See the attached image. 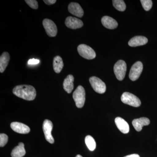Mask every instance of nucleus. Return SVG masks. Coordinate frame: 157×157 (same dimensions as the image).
Masks as SVG:
<instances>
[{"label":"nucleus","mask_w":157,"mask_h":157,"mask_svg":"<svg viewBox=\"0 0 157 157\" xmlns=\"http://www.w3.org/2000/svg\"><path fill=\"white\" fill-rule=\"evenodd\" d=\"M13 94L18 98L26 101L34 100L36 96V91L33 86L27 85L17 86L13 90Z\"/></svg>","instance_id":"obj_1"},{"label":"nucleus","mask_w":157,"mask_h":157,"mask_svg":"<svg viewBox=\"0 0 157 157\" xmlns=\"http://www.w3.org/2000/svg\"><path fill=\"white\" fill-rule=\"evenodd\" d=\"M73 97L76 107L81 108L84 106L86 100V93L84 88L78 86L73 93Z\"/></svg>","instance_id":"obj_2"},{"label":"nucleus","mask_w":157,"mask_h":157,"mask_svg":"<svg viewBox=\"0 0 157 157\" xmlns=\"http://www.w3.org/2000/svg\"><path fill=\"white\" fill-rule=\"evenodd\" d=\"M121 100L124 104L134 107L140 106L141 102L140 99L135 95L129 92H124L121 97Z\"/></svg>","instance_id":"obj_3"},{"label":"nucleus","mask_w":157,"mask_h":157,"mask_svg":"<svg viewBox=\"0 0 157 157\" xmlns=\"http://www.w3.org/2000/svg\"><path fill=\"white\" fill-rule=\"evenodd\" d=\"M77 50L79 55L85 59H93L96 57V52L94 49L85 44H81L78 45Z\"/></svg>","instance_id":"obj_4"},{"label":"nucleus","mask_w":157,"mask_h":157,"mask_svg":"<svg viewBox=\"0 0 157 157\" xmlns=\"http://www.w3.org/2000/svg\"><path fill=\"white\" fill-rule=\"evenodd\" d=\"M113 70L118 80H122L124 78L127 71V65L125 62L122 60L118 61L114 65Z\"/></svg>","instance_id":"obj_5"},{"label":"nucleus","mask_w":157,"mask_h":157,"mask_svg":"<svg viewBox=\"0 0 157 157\" xmlns=\"http://www.w3.org/2000/svg\"><path fill=\"white\" fill-rule=\"evenodd\" d=\"M89 81L93 89L96 92L102 94L106 91V84L100 78L96 76H92L90 78Z\"/></svg>","instance_id":"obj_6"},{"label":"nucleus","mask_w":157,"mask_h":157,"mask_svg":"<svg viewBox=\"0 0 157 157\" xmlns=\"http://www.w3.org/2000/svg\"><path fill=\"white\" fill-rule=\"evenodd\" d=\"M42 25L46 34L49 37H55L57 34V28L56 25L51 20L45 18L42 21Z\"/></svg>","instance_id":"obj_7"},{"label":"nucleus","mask_w":157,"mask_h":157,"mask_svg":"<svg viewBox=\"0 0 157 157\" xmlns=\"http://www.w3.org/2000/svg\"><path fill=\"white\" fill-rule=\"evenodd\" d=\"M143 64L140 61H137L132 66L129 73V78L132 81L137 80L140 77L143 70Z\"/></svg>","instance_id":"obj_8"},{"label":"nucleus","mask_w":157,"mask_h":157,"mask_svg":"<svg viewBox=\"0 0 157 157\" xmlns=\"http://www.w3.org/2000/svg\"><path fill=\"white\" fill-rule=\"evenodd\" d=\"M53 128V124L50 121L45 120L43 124V130L45 139L49 143H54V139L52 135V131Z\"/></svg>","instance_id":"obj_9"},{"label":"nucleus","mask_w":157,"mask_h":157,"mask_svg":"<svg viewBox=\"0 0 157 157\" xmlns=\"http://www.w3.org/2000/svg\"><path fill=\"white\" fill-rule=\"evenodd\" d=\"M65 23L67 27L72 29L80 28L83 25V22L81 20L71 16L67 17Z\"/></svg>","instance_id":"obj_10"},{"label":"nucleus","mask_w":157,"mask_h":157,"mask_svg":"<svg viewBox=\"0 0 157 157\" xmlns=\"http://www.w3.org/2000/svg\"><path fill=\"white\" fill-rule=\"evenodd\" d=\"M11 128L14 132L19 134H28L30 132V129L27 125L17 122L11 123Z\"/></svg>","instance_id":"obj_11"},{"label":"nucleus","mask_w":157,"mask_h":157,"mask_svg":"<svg viewBox=\"0 0 157 157\" xmlns=\"http://www.w3.org/2000/svg\"><path fill=\"white\" fill-rule=\"evenodd\" d=\"M68 11L71 14L78 17H82L84 14V11L78 3H70L68 6Z\"/></svg>","instance_id":"obj_12"},{"label":"nucleus","mask_w":157,"mask_h":157,"mask_svg":"<svg viewBox=\"0 0 157 157\" xmlns=\"http://www.w3.org/2000/svg\"><path fill=\"white\" fill-rule=\"evenodd\" d=\"M150 123L149 119L146 117L136 119L132 121V125L137 132H140L144 126L148 125Z\"/></svg>","instance_id":"obj_13"},{"label":"nucleus","mask_w":157,"mask_h":157,"mask_svg":"<svg viewBox=\"0 0 157 157\" xmlns=\"http://www.w3.org/2000/svg\"><path fill=\"white\" fill-rule=\"evenodd\" d=\"M148 42L147 38L143 36H136L130 39L128 42L129 46L131 47H137L145 45Z\"/></svg>","instance_id":"obj_14"},{"label":"nucleus","mask_w":157,"mask_h":157,"mask_svg":"<svg viewBox=\"0 0 157 157\" xmlns=\"http://www.w3.org/2000/svg\"><path fill=\"white\" fill-rule=\"evenodd\" d=\"M102 25L106 28L109 29H113L117 28V21L112 17L108 16H104L101 19Z\"/></svg>","instance_id":"obj_15"},{"label":"nucleus","mask_w":157,"mask_h":157,"mask_svg":"<svg viewBox=\"0 0 157 157\" xmlns=\"http://www.w3.org/2000/svg\"><path fill=\"white\" fill-rule=\"evenodd\" d=\"M117 127L122 133L127 134L129 132V126L128 123L121 117H117L115 119Z\"/></svg>","instance_id":"obj_16"},{"label":"nucleus","mask_w":157,"mask_h":157,"mask_svg":"<svg viewBox=\"0 0 157 157\" xmlns=\"http://www.w3.org/2000/svg\"><path fill=\"white\" fill-rule=\"evenodd\" d=\"M74 78L73 75H69L65 78L63 83L64 90L68 94H70L74 88Z\"/></svg>","instance_id":"obj_17"},{"label":"nucleus","mask_w":157,"mask_h":157,"mask_svg":"<svg viewBox=\"0 0 157 157\" xmlns=\"http://www.w3.org/2000/svg\"><path fill=\"white\" fill-rule=\"evenodd\" d=\"M25 154L24 144L22 142H20L18 145L12 150L11 156L12 157H22Z\"/></svg>","instance_id":"obj_18"},{"label":"nucleus","mask_w":157,"mask_h":157,"mask_svg":"<svg viewBox=\"0 0 157 157\" xmlns=\"http://www.w3.org/2000/svg\"><path fill=\"white\" fill-rule=\"evenodd\" d=\"M10 55L8 52H4L0 57V72L3 73L6 70L10 60Z\"/></svg>","instance_id":"obj_19"},{"label":"nucleus","mask_w":157,"mask_h":157,"mask_svg":"<svg viewBox=\"0 0 157 157\" xmlns=\"http://www.w3.org/2000/svg\"><path fill=\"white\" fill-rule=\"evenodd\" d=\"M64 64L63 59L60 56H56L54 58L53 62V70L57 73H59L61 72L62 69L63 67Z\"/></svg>","instance_id":"obj_20"},{"label":"nucleus","mask_w":157,"mask_h":157,"mask_svg":"<svg viewBox=\"0 0 157 157\" xmlns=\"http://www.w3.org/2000/svg\"><path fill=\"white\" fill-rule=\"evenodd\" d=\"M85 141L88 148L90 151H94L96 147L95 140L92 136L90 135L86 136L85 137Z\"/></svg>","instance_id":"obj_21"},{"label":"nucleus","mask_w":157,"mask_h":157,"mask_svg":"<svg viewBox=\"0 0 157 157\" xmlns=\"http://www.w3.org/2000/svg\"><path fill=\"white\" fill-rule=\"evenodd\" d=\"M112 2L113 6L118 11H124L125 10L126 6L123 0H113Z\"/></svg>","instance_id":"obj_22"},{"label":"nucleus","mask_w":157,"mask_h":157,"mask_svg":"<svg viewBox=\"0 0 157 157\" xmlns=\"http://www.w3.org/2000/svg\"><path fill=\"white\" fill-rule=\"evenodd\" d=\"M140 2L144 10L148 11L151 9L152 6V2L151 0H141Z\"/></svg>","instance_id":"obj_23"},{"label":"nucleus","mask_w":157,"mask_h":157,"mask_svg":"<svg viewBox=\"0 0 157 157\" xmlns=\"http://www.w3.org/2000/svg\"><path fill=\"white\" fill-rule=\"evenodd\" d=\"M8 136L5 134L0 135V146L3 147L6 145L8 141Z\"/></svg>","instance_id":"obj_24"},{"label":"nucleus","mask_w":157,"mask_h":157,"mask_svg":"<svg viewBox=\"0 0 157 157\" xmlns=\"http://www.w3.org/2000/svg\"><path fill=\"white\" fill-rule=\"evenodd\" d=\"M25 2L29 7L34 9H38V3L36 0H25Z\"/></svg>","instance_id":"obj_25"},{"label":"nucleus","mask_w":157,"mask_h":157,"mask_svg":"<svg viewBox=\"0 0 157 157\" xmlns=\"http://www.w3.org/2000/svg\"><path fill=\"white\" fill-rule=\"evenodd\" d=\"M39 60L37 59H31L29 60L28 63L29 65H36L38 64L39 63Z\"/></svg>","instance_id":"obj_26"},{"label":"nucleus","mask_w":157,"mask_h":157,"mask_svg":"<svg viewBox=\"0 0 157 157\" xmlns=\"http://www.w3.org/2000/svg\"><path fill=\"white\" fill-rule=\"evenodd\" d=\"M43 2L47 5H53L56 2V0H44Z\"/></svg>","instance_id":"obj_27"},{"label":"nucleus","mask_w":157,"mask_h":157,"mask_svg":"<svg viewBox=\"0 0 157 157\" xmlns=\"http://www.w3.org/2000/svg\"><path fill=\"white\" fill-rule=\"evenodd\" d=\"M124 157H140V156L137 154H132L126 156Z\"/></svg>","instance_id":"obj_28"},{"label":"nucleus","mask_w":157,"mask_h":157,"mask_svg":"<svg viewBox=\"0 0 157 157\" xmlns=\"http://www.w3.org/2000/svg\"><path fill=\"white\" fill-rule=\"evenodd\" d=\"M76 157H82V156L81 155H77L76 156Z\"/></svg>","instance_id":"obj_29"}]
</instances>
